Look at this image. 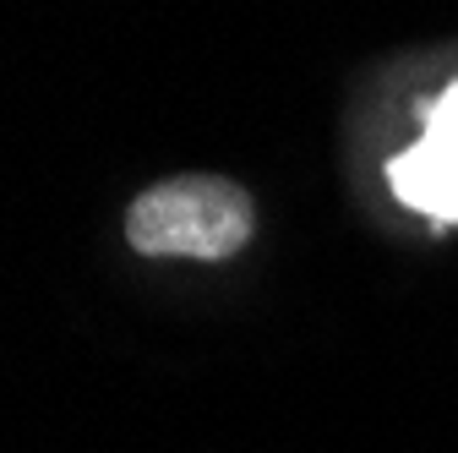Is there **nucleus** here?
<instances>
[{
	"mask_svg": "<svg viewBox=\"0 0 458 453\" xmlns=\"http://www.w3.org/2000/svg\"><path fill=\"white\" fill-rule=\"evenodd\" d=\"M251 197L224 175H175L148 186L126 213V241L142 257H235L251 241Z\"/></svg>",
	"mask_w": 458,
	"mask_h": 453,
	"instance_id": "f257e3e1",
	"label": "nucleus"
},
{
	"mask_svg": "<svg viewBox=\"0 0 458 453\" xmlns=\"http://www.w3.org/2000/svg\"><path fill=\"white\" fill-rule=\"evenodd\" d=\"M398 202L437 224H458V82L426 109V137L387 164Z\"/></svg>",
	"mask_w": 458,
	"mask_h": 453,
	"instance_id": "f03ea898",
	"label": "nucleus"
}]
</instances>
